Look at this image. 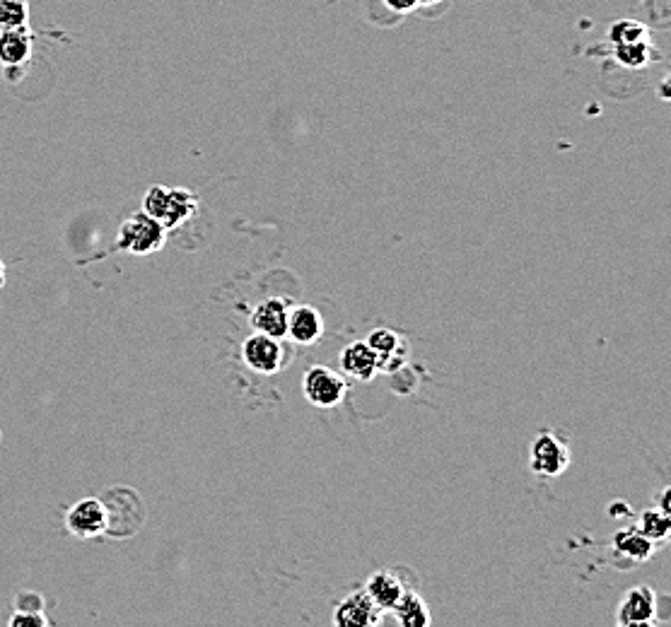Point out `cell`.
Segmentation results:
<instances>
[{
	"label": "cell",
	"mask_w": 671,
	"mask_h": 627,
	"mask_svg": "<svg viewBox=\"0 0 671 627\" xmlns=\"http://www.w3.org/2000/svg\"><path fill=\"white\" fill-rule=\"evenodd\" d=\"M8 625L10 627H46L49 625V618H46V615L42 611H20V613H15L13 618L8 620Z\"/></svg>",
	"instance_id": "obj_21"
},
{
	"label": "cell",
	"mask_w": 671,
	"mask_h": 627,
	"mask_svg": "<svg viewBox=\"0 0 671 627\" xmlns=\"http://www.w3.org/2000/svg\"><path fill=\"white\" fill-rule=\"evenodd\" d=\"M652 49H655V46L650 44V39L633 41V44H618L614 46V58L618 66L640 70L652 61V56H655V51Z\"/></svg>",
	"instance_id": "obj_17"
},
{
	"label": "cell",
	"mask_w": 671,
	"mask_h": 627,
	"mask_svg": "<svg viewBox=\"0 0 671 627\" xmlns=\"http://www.w3.org/2000/svg\"><path fill=\"white\" fill-rule=\"evenodd\" d=\"M32 58V32L29 27L0 29V63L17 68Z\"/></svg>",
	"instance_id": "obj_12"
},
{
	"label": "cell",
	"mask_w": 671,
	"mask_h": 627,
	"mask_svg": "<svg viewBox=\"0 0 671 627\" xmlns=\"http://www.w3.org/2000/svg\"><path fill=\"white\" fill-rule=\"evenodd\" d=\"M198 198L189 189H167V186H153L143 198V213L160 222L165 230L184 225L196 213Z\"/></svg>",
	"instance_id": "obj_1"
},
{
	"label": "cell",
	"mask_w": 671,
	"mask_h": 627,
	"mask_svg": "<svg viewBox=\"0 0 671 627\" xmlns=\"http://www.w3.org/2000/svg\"><path fill=\"white\" fill-rule=\"evenodd\" d=\"M614 548L618 555H626L633 562H645L655 555V541L643 536L638 529H621L614 536Z\"/></svg>",
	"instance_id": "obj_16"
},
{
	"label": "cell",
	"mask_w": 671,
	"mask_h": 627,
	"mask_svg": "<svg viewBox=\"0 0 671 627\" xmlns=\"http://www.w3.org/2000/svg\"><path fill=\"white\" fill-rule=\"evenodd\" d=\"M616 623L621 627L657 625V594L650 587H633L618 603Z\"/></svg>",
	"instance_id": "obj_6"
},
{
	"label": "cell",
	"mask_w": 671,
	"mask_h": 627,
	"mask_svg": "<svg viewBox=\"0 0 671 627\" xmlns=\"http://www.w3.org/2000/svg\"><path fill=\"white\" fill-rule=\"evenodd\" d=\"M242 362L256 374H276L285 365V345L280 338L254 331L242 343Z\"/></svg>",
	"instance_id": "obj_5"
},
{
	"label": "cell",
	"mask_w": 671,
	"mask_h": 627,
	"mask_svg": "<svg viewBox=\"0 0 671 627\" xmlns=\"http://www.w3.org/2000/svg\"><path fill=\"white\" fill-rule=\"evenodd\" d=\"M338 360H341L343 374L360 379V382H370V379L379 372L377 355L372 353L370 345L363 343V341L350 343L348 348H343V353H341V357H338Z\"/></svg>",
	"instance_id": "obj_14"
},
{
	"label": "cell",
	"mask_w": 671,
	"mask_h": 627,
	"mask_svg": "<svg viewBox=\"0 0 671 627\" xmlns=\"http://www.w3.org/2000/svg\"><path fill=\"white\" fill-rule=\"evenodd\" d=\"M442 0H420V5H440Z\"/></svg>",
	"instance_id": "obj_27"
},
{
	"label": "cell",
	"mask_w": 671,
	"mask_h": 627,
	"mask_svg": "<svg viewBox=\"0 0 671 627\" xmlns=\"http://www.w3.org/2000/svg\"><path fill=\"white\" fill-rule=\"evenodd\" d=\"M365 343L370 345L372 353L377 355V369L394 374L404 367L408 355V343L399 336V333L389 331V328H377V331H372L370 336H367Z\"/></svg>",
	"instance_id": "obj_8"
},
{
	"label": "cell",
	"mask_w": 671,
	"mask_h": 627,
	"mask_svg": "<svg viewBox=\"0 0 671 627\" xmlns=\"http://www.w3.org/2000/svg\"><path fill=\"white\" fill-rule=\"evenodd\" d=\"M29 22V0H0V29L25 27Z\"/></svg>",
	"instance_id": "obj_20"
},
{
	"label": "cell",
	"mask_w": 671,
	"mask_h": 627,
	"mask_svg": "<svg viewBox=\"0 0 671 627\" xmlns=\"http://www.w3.org/2000/svg\"><path fill=\"white\" fill-rule=\"evenodd\" d=\"M5 285V266H3V261H0V287Z\"/></svg>",
	"instance_id": "obj_26"
},
{
	"label": "cell",
	"mask_w": 671,
	"mask_h": 627,
	"mask_svg": "<svg viewBox=\"0 0 671 627\" xmlns=\"http://www.w3.org/2000/svg\"><path fill=\"white\" fill-rule=\"evenodd\" d=\"M324 331V321L322 314L317 312L314 307H307V304H300V307H293L288 312V331H285V338L297 345H312L322 338Z\"/></svg>",
	"instance_id": "obj_10"
},
{
	"label": "cell",
	"mask_w": 671,
	"mask_h": 627,
	"mask_svg": "<svg viewBox=\"0 0 671 627\" xmlns=\"http://www.w3.org/2000/svg\"><path fill=\"white\" fill-rule=\"evenodd\" d=\"M288 312L290 307L280 297L264 300L252 312L254 331L266 333L271 338H285V331H288Z\"/></svg>",
	"instance_id": "obj_11"
},
{
	"label": "cell",
	"mask_w": 671,
	"mask_h": 627,
	"mask_svg": "<svg viewBox=\"0 0 671 627\" xmlns=\"http://www.w3.org/2000/svg\"><path fill=\"white\" fill-rule=\"evenodd\" d=\"M107 505L97 497H85L78 505H73L66 514V526L73 536L95 538L107 533Z\"/></svg>",
	"instance_id": "obj_7"
},
{
	"label": "cell",
	"mask_w": 671,
	"mask_h": 627,
	"mask_svg": "<svg viewBox=\"0 0 671 627\" xmlns=\"http://www.w3.org/2000/svg\"><path fill=\"white\" fill-rule=\"evenodd\" d=\"M659 512L669 514L671 517V488H664L659 492Z\"/></svg>",
	"instance_id": "obj_24"
},
{
	"label": "cell",
	"mask_w": 671,
	"mask_h": 627,
	"mask_svg": "<svg viewBox=\"0 0 671 627\" xmlns=\"http://www.w3.org/2000/svg\"><path fill=\"white\" fill-rule=\"evenodd\" d=\"M570 466V449L568 444L560 442L551 432H541L532 442L529 449V468L541 478H558L563 476L565 468Z\"/></svg>",
	"instance_id": "obj_3"
},
{
	"label": "cell",
	"mask_w": 671,
	"mask_h": 627,
	"mask_svg": "<svg viewBox=\"0 0 671 627\" xmlns=\"http://www.w3.org/2000/svg\"><path fill=\"white\" fill-rule=\"evenodd\" d=\"M392 613H394L396 623H399L401 627H428L430 623H433L428 603L420 599L413 589H406L404 594H401V599L396 601Z\"/></svg>",
	"instance_id": "obj_15"
},
{
	"label": "cell",
	"mask_w": 671,
	"mask_h": 627,
	"mask_svg": "<svg viewBox=\"0 0 671 627\" xmlns=\"http://www.w3.org/2000/svg\"><path fill=\"white\" fill-rule=\"evenodd\" d=\"M609 514L614 519H621V517H628L630 514V507L628 505H623V502H616V505H611L609 507Z\"/></svg>",
	"instance_id": "obj_25"
},
{
	"label": "cell",
	"mask_w": 671,
	"mask_h": 627,
	"mask_svg": "<svg viewBox=\"0 0 671 627\" xmlns=\"http://www.w3.org/2000/svg\"><path fill=\"white\" fill-rule=\"evenodd\" d=\"M15 603L20 611H44V601L39 594H20Z\"/></svg>",
	"instance_id": "obj_22"
},
{
	"label": "cell",
	"mask_w": 671,
	"mask_h": 627,
	"mask_svg": "<svg viewBox=\"0 0 671 627\" xmlns=\"http://www.w3.org/2000/svg\"><path fill=\"white\" fill-rule=\"evenodd\" d=\"M167 242V230L160 225L155 218H150L148 213L131 215L119 230V249L128 251V254L136 256H148L160 251Z\"/></svg>",
	"instance_id": "obj_2"
},
{
	"label": "cell",
	"mask_w": 671,
	"mask_h": 627,
	"mask_svg": "<svg viewBox=\"0 0 671 627\" xmlns=\"http://www.w3.org/2000/svg\"><path fill=\"white\" fill-rule=\"evenodd\" d=\"M384 3H387L389 8L394 10V13L408 15V13H413V10L418 8V5H420V0H384Z\"/></svg>",
	"instance_id": "obj_23"
},
{
	"label": "cell",
	"mask_w": 671,
	"mask_h": 627,
	"mask_svg": "<svg viewBox=\"0 0 671 627\" xmlns=\"http://www.w3.org/2000/svg\"><path fill=\"white\" fill-rule=\"evenodd\" d=\"M662 97H664V99H669V92H667V80L662 82Z\"/></svg>",
	"instance_id": "obj_28"
},
{
	"label": "cell",
	"mask_w": 671,
	"mask_h": 627,
	"mask_svg": "<svg viewBox=\"0 0 671 627\" xmlns=\"http://www.w3.org/2000/svg\"><path fill=\"white\" fill-rule=\"evenodd\" d=\"M302 394L312 406L334 408L346 396V379L329 367H312L302 379Z\"/></svg>",
	"instance_id": "obj_4"
},
{
	"label": "cell",
	"mask_w": 671,
	"mask_h": 627,
	"mask_svg": "<svg viewBox=\"0 0 671 627\" xmlns=\"http://www.w3.org/2000/svg\"><path fill=\"white\" fill-rule=\"evenodd\" d=\"M638 531L655 543L667 541L671 533V517L659 509H645L638 519Z\"/></svg>",
	"instance_id": "obj_18"
},
{
	"label": "cell",
	"mask_w": 671,
	"mask_h": 627,
	"mask_svg": "<svg viewBox=\"0 0 671 627\" xmlns=\"http://www.w3.org/2000/svg\"><path fill=\"white\" fill-rule=\"evenodd\" d=\"M609 39L614 46L633 44V41L650 39V32H647V27L638 20H618L609 27Z\"/></svg>",
	"instance_id": "obj_19"
},
{
	"label": "cell",
	"mask_w": 671,
	"mask_h": 627,
	"mask_svg": "<svg viewBox=\"0 0 671 627\" xmlns=\"http://www.w3.org/2000/svg\"><path fill=\"white\" fill-rule=\"evenodd\" d=\"M382 620V611L375 606V601L367 596V591H353L346 596L334 611V623L338 627H370Z\"/></svg>",
	"instance_id": "obj_9"
},
{
	"label": "cell",
	"mask_w": 671,
	"mask_h": 627,
	"mask_svg": "<svg viewBox=\"0 0 671 627\" xmlns=\"http://www.w3.org/2000/svg\"><path fill=\"white\" fill-rule=\"evenodd\" d=\"M406 589L408 587L401 582V577H396V574L389 570L375 572L365 584L367 596L375 601V606L379 608V611H392V608L396 606V601L401 599V594H404Z\"/></svg>",
	"instance_id": "obj_13"
}]
</instances>
